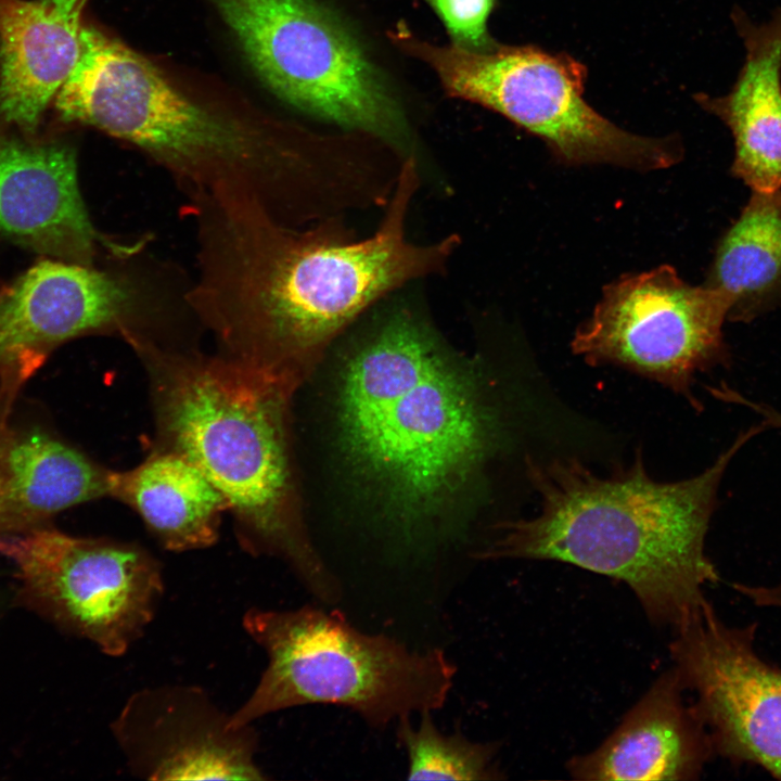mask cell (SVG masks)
I'll return each mask as SVG.
<instances>
[{
  "label": "cell",
  "mask_w": 781,
  "mask_h": 781,
  "mask_svg": "<svg viewBox=\"0 0 781 781\" xmlns=\"http://www.w3.org/2000/svg\"><path fill=\"white\" fill-rule=\"evenodd\" d=\"M730 309L720 290L691 285L662 265L605 286L571 347L591 366L622 367L700 409L692 394L695 375L729 362L722 325Z\"/></svg>",
  "instance_id": "8fae6325"
},
{
  "label": "cell",
  "mask_w": 781,
  "mask_h": 781,
  "mask_svg": "<svg viewBox=\"0 0 781 781\" xmlns=\"http://www.w3.org/2000/svg\"><path fill=\"white\" fill-rule=\"evenodd\" d=\"M765 431L752 425L712 465L677 482L655 481L640 456L605 476L575 459L529 457L539 512L502 523L479 558L553 560L612 577L632 590L653 622L676 628L719 579L705 540L724 474Z\"/></svg>",
  "instance_id": "7a4b0ae2"
},
{
  "label": "cell",
  "mask_w": 781,
  "mask_h": 781,
  "mask_svg": "<svg viewBox=\"0 0 781 781\" xmlns=\"http://www.w3.org/2000/svg\"><path fill=\"white\" fill-rule=\"evenodd\" d=\"M0 539L15 535L16 530L11 520L7 503V481L4 450L10 434L9 415L20 386L28 379L23 373L8 371L0 372Z\"/></svg>",
  "instance_id": "603a6c76"
},
{
  "label": "cell",
  "mask_w": 781,
  "mask_h": 781,
  "mask_svg": "<svg viewBox=\"0 0 781 781\" xmlns=\"http://www.w3.org/2000/svg\"><path fill=\"white\" fill-rule=\"evenodd\" d=\"M731 21L744 48L735 81L725 94L694 100L731 131L732 172L753 192H774L781 189V8L757 22L735 7Z\"/></svg>",
  "instance_id": "2e32d148"
},
{
  "label": "cell",
  "mask_w": 781,
  "mask_h": 781,
  "mask_svg": "<svg viewBox=\"0 0 781 781\" xmlns=\"http://www.w3.org/2000/svg\"><path fill=\"white\" fill-rule=\"evenodd\" d=\"M242 625L265 651L267 666L231 714L232 728L307 704L343 706L382 728L441 708L457 673L444 651H414L388 636L362 632L340 612L251 607Z\"/></svg>",
  "instance_id": "8992f818"
},
{
  "label": "cell",
  "mask_w": 781,
  "mask_h": 781,
  "mask_svg": "<svg viewBox=\"0 0 781 781\" xmlns=\"http://www.w3.org/2000/svg\"><path fill=\"white\" fill-rule=\"evenodd\" d=\"M345 450L405 522L432 516L482 463L490 417L415 315L388 317L349 357L338 397Z\"/></svg>",
  "instance_id": "277c9868"
},
{
  "label": "cell",
  "mask_w": 781,
  "mask_h": 781,
  "mask_svg": "<svg viewBox=\"0 0 781 781\" xmlns=\"http://www.w3.org/2000/svg\"><path fill=\"white\" fill-rule=\"evenodd\" d=\"M201 687L170 684L132 693L111 722L129 770L151 780H265L254 728Z\"/></svg>",
  "instance_id": "4fadbf2b"
},
{
  "label": "cell",
  "mask_w": 781,
  "mask_h": 781,
  "mask_svg": "<svg viewBox=\"0 0 781 781\" xmlns=\"http://www.w3.org/2000/svg\"><path fill=\"white\" fill-rule=\"evenodd\" d=\"M392 37L436 73L450 97L501 114L545 141L564 165L648 171L682 157L677 138L631 133L593 110L584 99L586 67L565 53L497 43L487 50L437 46L402 26Z\"/></svg>",
  "instance_id": "52a82bcc"
},
{
  "label": "cell",
  "mask_w": 781,
  "mask_h": 781,
  "mask_svg": "<svg viewBox=\"0 0 781 781\" xmlns=\"http://www.w3.org/2000/svg\"><path fill=\"white\" fill-rule=\"evenodd\" d=\"M420 176L402 163L386 212L362 240L337 218L300 229L259 205L197 196L184 206L196 227L197 277L187 299L232 356L299 384L334 338L404 284L445 269L460 239L408 240L406 220Z\"/></svg>",
  "instance_id": "6da1fadb"
},
{
  "label": "cell",
  "mask_w": 781,
  "mask_h": 781,
  "mask_svg": "<svg viewBox=\"0 0 781 781\" xmlns=\"http://www.w3.org/2000/svg\"><path fill=\"white\" fill-rule=\"evenodd\" d=\"M707 285L728 296L734 320L754 316L781 286V189L753 192L718 245Z\"/></svg>",
  "instance_id": "ffe728a7"
},
{
  "label": "cell",
  "mask_w": 781,
  "mask_h": 781,
  "mask_svg": "<svg viewBox=\"0 0 781 781\" xmlns=\"http://www.w3.org/2000/svg\"><path fill=\"white\" fill-rule=\"evenodd\" d=\"M441 20L452 44L487 50L496 44L487 31V21L496 0H424Z\"/></svg>",
  "instance_id": "7402d4cb"
},
{
  "label": "cell",
  "mask_w": 781,
  "mask_h": 781,
  "mask_svg": "<svg viewBox=\"0 0 781 781\" xmlns=\"http://www.w3.org/2000/svg\"><path fill=\"white\" fill-rule=\"evenodd\" d=\"M55 99L62 118L136 145L189 197L266 202L290 174L281 131L193 102L149 60L93 27L82 26L79 59Z\"/></svg>",
  "instance_id": "5b68a950"
},
{
  "label": "cell",
  "mask_w": 781,
  "mask_h": 781,
  "mask_svg": "<svg viewBox=\"0 0 781 781\" xmlns=\"http://www.w3.org/2000/svg\"><path fill=\"white\" fill-rule=\"evenodd\" d=\"M128 344L151 374L165 449L223 496L243 548L281 559L315 597L335 602L338 581L307 535L292 475L287 412L299 383L235 356L179 353L145 337Z\"/></svg>",
  "instance_id": "3957f363"
},
{
  "label": "cell",
  "mask_w": 781,
  "mask_h": 781,
  "mask_svg": "<svg viewBox=\"0 0 781 781\" xmlns=\"http://www.w3.org/2000/svg\"><path fill=\"white\" fill-rule=\"evenodd\" d=\"M88 0H0V116L34 131L80 54Z\"/></svg>",
  "instance_id": "e0dca14e"
},
{
  "label": "cell",
  "mask_w": 781,
  "mask_h": 781,
  "mask_svg": "<svg viewBox=\"0 0 781 781\" xmlns=\"http://www.w3.org/2000/svg\"><path fill=\"white\" fill-rule=\"evenodd\" d=\"M118 257L99 269L43 260L0 294V372L27 374L59 345L86 334L154 340L153 332L177 312H189V285L174 269Z\"/></svg>",
  "instance_id": "9c48e42d"
},
{
  "label": "cell",
  "mask_w": 781,
  "mask_h": 781,
  "mask_svg": "<svg viewBox=\"0 0 781 781\" xmlns=\"http://www.w3.org/2000/svg\"><path fill=\"white\" fill-rule=\"evenodd\" d=\"M24 599L67 631L118 657L144 633L164 594L157 560L142 547L39 526L0 539Z\"/></svg>",
  "instance_id": "30bf717a"
},
{
  "label": "cell",
  "mask_w": 781,
  "mask_h": 781,
  "mask_svg": "<svg viewBox=\"0 0 781 781\" xmlns=\"http://www.w3.org/2000/svg\"><path fill=\"white\" fill-rule=\"evenodd\" d=\"M732 588L757 606L781 609V577L770 586L733 582Z\"/></svg>",
  "instance_id": "d4e9b609"
},
{
  "label": "cell",
  "mask_w": 781,
  "mask_h": 781,
  "mask_svg": "<svg viewBox=\"0 0 781 781\" xmlns=\"http://www.w3.org/2000/svg\"><path fill=\"white\" fill-rule=\"evenodd\" d=\"M263 81L300 111L382 140L409 138L401 110L354 36L312 0H216Z\"/></svg>",
  "instance_id": "ba28073f"
},
{
  "label": "cell",
  "mask_w": 781,
  "mask_h": 781,
  "mask_svg": "<svg viewBox=\"0 0 781 781\" xmlns=\"http://www.w3.org/2000/svg\"><path fill=\"white\" fill-rule=\"evenodd\" d=\"M722 400L752 410L760 417L759 423H761L767 430H781V412L771 406L754 401L729 386L722 392Z\"/></svg>",
  "instance_id": "cb8c5ba5"
},
{
  "label": "cell",
  "mask_w": 781,
  "mask_h": 781,
  "mask_svg": "<svg viewBox=\"0 0 781 781\" xmlns=\"http://www.w3.org/2000/svg\"><path fill=\"white\" fill-rule=\"evenodd\" d=\"M108 496L135 510L163 548L188 551L218 539L223 496L181 453L165 449L126 471H110Z\"/></svg>",
  "instance_id": "ac0fdd59"
},
{
  "label": "cell",
  "mask_w": 781,
  "mask_h": 781,
  "mask_svg": "<svg viewBox=\"0 0 781 781\" xmlns=\"http://www.w3.org/2000/svg\"><path fill=\"white\" fill-rule=\"evenodd\" d=\"M676 668L664 673L591 752L574 756L567 770L591 781H684L699 778L714 754L693 705L684 703Z\"/></svg>",
  "instance_id": "9a60e30c"
},
{
  "label": "cell",
  "mask_w": 781,
  "mask_h": 781,
  "mask_svg": "<svg viewBox=\"0 0 781 781\" xmlns=\"http://www.w3.org/2000/svg\"><path fill=\"white\" fill-rule=\"evenodd\" d=\"M675 629V668L714 753L781 779V668L756 652L757 625L729 626L706 600Z\"/></svg>",
  "instance_id": "7c38bea8"
},
{
  "label": "cell",
  "mask_w": 781,
  "mask_h": 781,
  "mask_svg": "<svg viewBox=\"0 0 781 781\" xmlns=\"http://www.w3.org/2000/svg\"><path fill=\"white\" fill-rule=\"evenodd\" d=\"M424 712L415 729L409 717L398 719L397 738L408 757L409 780H497L494 744L476 743L457 732L447 735Z\"/></svg>",
  "instance_id": "44dd1931"
},
{
  "label": "cell",
  "mask_w": 781,
  "mask_h": 781,
  "mask_svg": "<svg viewBox=\"0 0 781 781\" xmlns=\"http://www.w3.org/2000/svg\"><path fill=\"white\" fill-rule=\"evenodd\" d=\"M4 464L8 510L16 534L43 526L73 505L108 496V470L38 430L10 431Z\"/></svg>",
  "instance_id": "d6986e66"
},
{
  "label": "cell",
  "mask_w": 781,
  "mask_h": 781,
  "mask_svg": "<svg viewBox=\"0 0 781 781\" xmlns=\"http://www.w3.org/2000/svg\"><path fill=\"white\" fill-rule=\"evenodd\" d=\"M0 232L56 259L95 266L99 251L117 256L143 242L99 233L80 195L75 150L61 142L27 143L0 135Z\"/></svg>",
  "instance_id": "5bb4252c"
}]
</instances>
